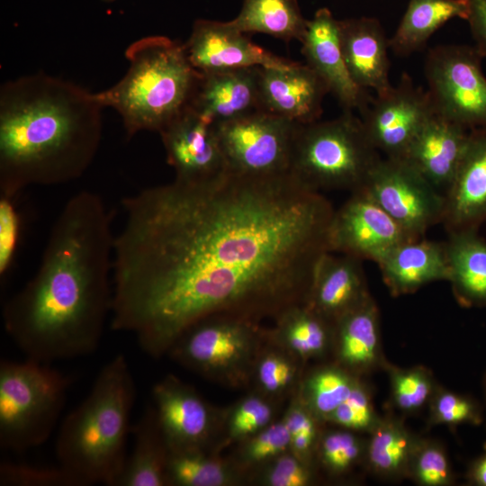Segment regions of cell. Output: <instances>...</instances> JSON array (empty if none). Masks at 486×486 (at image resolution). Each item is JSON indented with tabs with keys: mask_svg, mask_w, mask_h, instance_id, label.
Listing matches in <instances>:
<instances>
[{
	"mask_svg": "<svg viewBox=\"0 0 486 486\" xmlns=\"http://www.w3.org/2000/svg\"><path fill=\"white\" fill-rule=\"evenodd\" d=\"M111 328L153 358L197 322L274 320L308 300L335 212L290 173L175 179L122 200Z\"/></svg>",
	"mask_w": 486,
	"mask_h": 486,
	"instance_id": "1",
	"label": "cell"
},
{
	"mask_svg": "<svg viewBox=\"0 0 486 486\" xmlns=\"http://www.w3.org/2000/svg\"><path fill=\"white\" fill-rule=\"evenodd\" d=\"M114 236L97 194L66 202L38 270L3 309L4 329L26 358L50 364L98 347L112 311Z\"/></svg>",
	"mask_w": 486,
	"mask_h": 486,
	"instance_id": "2",
	"label": "cell"
},
{
	"mask_svg": "<svg viewBox=\"0 0 486 486\" xmlns=\"http://www.w3.org/2000/svg\"><path fill=\"white\" fill-rule=\"evenodd\" d=\"M95 94L38 73L0 90V191L13 198L29 185H56L80 177L102 137Z\"/></svg>",
	"mask_w": 486,
	"mask_h": 486,
	"instance_id": "3",
	"label": "cell"
},
{
	"mask_svg": "<svg viewBox=\"0 0 486 486\" xmlns=\"http://www.w3.org/2000/svg\"><path fill=\"white\" fill-rule=\"evenodd\" d=\"M136 386L128 361L116 355L98 373L84 400L64 418L57 438L58 464L83 486H114L127 456Z\"/></svg>",
	"mask_w": 486,
	"mask_h": 486,
	"instance_id": "4",
	"label": "cell"
},
{
	"mask_svg": "<svg viewBox=\"0 0 486 486\" xmlns=\"http://www.w3.org/2000/svg\"><path fill=\"white\" fill-rule=\"evenodd\" d=\"M125 56L130 67L124 76L95 97L120 114L129 137L159 132L190 107L202 73L190 63L184 44L165 36L140 39Z\"/></svg>",
	"mask_w": 486,
	"mask_h": 486,
	"instance_id": "5",
	"label": "cell"
},
{
	"mask_svg": "<svg viewBox=\"0 0 486 486\" xmlns=\"http://www.w3.org/2000/svg\"><path fill=\"white\" fill-rule=\"evenodd\" d=\"M353 111L300 124L289 173L314 191L360 190L382 159Z\"/></svg>",
	"mask_w": 486,
	"mask_h": 486,
	"instance_id": "6",
	"label": "cell"
},
{
	"mask_svg": "<svg viewBox=\"0 0 486 486\" xmlns=\"http://www.w3.org/2000/svg\"><path fill=\"white\" fill-rule=\"evenodd\" d=\"M72 379L50 364L26 358L0 364V446L22 452L50 436Z\"/></svg>",
	"mask_w": 486,
	"mask_h": 486,
	"instance_id": "7",
	"label": "cell"
},
{
	"mask_svg": "<svg viewBox=\"0 0 486 486\" xmlns=\"http://www.w3.org/2000/svg\"><path fill=\"white\" fill-rule=\"evenodd\" d=\"M260 322L212 317L187 328L166 356L197 375L230 388L251 382L256 358L267 340Z\"/></svg>",
	"mask_w": 486,
	"mask_h": 486,
	"instance_id": "8",
	"label": "cell"
},
{
	"mask_svg": "<svg viewBox=\"0 0 486 486\" xmlns=\"http://www.w3.org/2000/svg\"><path fill=\"white\" fill-rule=\"evenodd\" d=\"M475 46L440 44L424 60L435 114L468 130L486 129V76Z\"/></svg>",
	"mask_w": 486,
	"mask_h": 486,
	"instance_id": "9",
	"label": "cell"
},
{
	"mask_svg": "<svg viewBox=\"0 0 486 486\" xmlns=\"http://www.w3.org/2000/svg\"><path fill=\"white\" fill-rule=\"evenodd\" d=\"M299 125L263 111L216 125L227 170L256 177L289 173Z\"/></svg>",
	"mask_w": 486,
	"mask_h": 486,
	"instance_id": "10",
	"label": "cell"
},
{
	"mask_svg": "<svg viewBox=\"0 0 486 486\" xmlns=\"http://www.w3.org/2000/svg\"><path fill=\"white\" fill-rule=\"evenodd\" d=\"M360 190L415 238L443 221L444 194L403 159L382 157Z\"/></svg>",
	"mask_w": 486,
	"mask_h": 486,
	"instance_id": "11",
	"label": "cell"
},
{
	"mask_svg": "<svg viewBox=\"0 0 486 486\" xmlns=\"http://www.w3.org/2000/svg\"><path fill=\"white\" fill-rule=\"evenodd\" d=\"M152 399L169 452L216 451L225 417L194 387L167 374L154 384Z\"/></svg>",
	"mask_w": 486,
	"mask_h": 486,
	"instance_id": "12",
	"label": "cell"
},
{
	"mask_svg": "<svg viewBox=\"0 0 486 486\" xmlns=\"http://www.w3.org/2000/svg\"><path fill=\"white\" fill-rule=\"evenodd\" d=\"M434 115L427 90L404 72L396 86L375 94L360 118L371 142L384 158H401Z\"/></svg>",
	"mask_w": 486,
	"mask_h": 486,
	"instance_id": "13",
	"label": "cell"
},
{
	"mask_svg": "<svg viewBox=\"0 0 486 486\" xmlns=\"http://www.w3.org/2000/svg\"><path fill=\"white\" fill-rule=\"evenodd\" d=\"M416 238L358 190L335 210L328 244L330 252L377 264L397 246Z\"/></svg>",
	"mask_w": 486,
	"mask_h": 486,
	"instance_id": "14",
	"label": "cell"
},
{
	"mask_svg": "<svg viewBox=\"0 0 486 486\" xmlns=\"http://www.w3.org/2000/svg\"><path fill=\"white\" fill-rule=\"evenodd\" d=\"M158 133L175 179L202 182L228 171L216 125L191 107Z\"/></svg>",
	"mask_w": 486,
	"mask_h": 486,
	"instance_id": "15",
	"label": "cell"
},
{
	"mask_svg": "<svg viewBox=\"0 0 486 486\" xmlns=\"http://www.w3.org/2000/svg\"><path fill=\"white\" fill-rule=\"evenodd\" d=\"M184 48L190 63L201 73L251 67L284 68L294 63L256 45L230 21L197 19Z\"/></svg>",
	"mask_w": 486,
	"mask_h": 486,
	"instance_id": "16",
	"label": "cell"
},
{
	"mask_svg": "<svg viewBox=\"0 0 486 486\" xmlns=\"http://www.w3.org/2000/svg\"><path fill=\"white\" fill-rule=\"evenodd\" d=\"M301 43L306 64L324 80L343 109L361 114L374 96L352 79L340 45L338 20L328 8L318 9L308 20Z\"/></svg>",
	"mask_w": 486,
	"mask_h": 486,
	"instance_id": "17",
	"label": "cell"
},
{
	"mask_svg": "<svg viewBox=\"0 0 486 486\" xmlns=\"http://www.w3.org/2000/svg\"><path fill=\"white\" fill-rule=\"evenodd\" d=\"M328 87L307 64L259 68V111L298 124L319 121Z\"/></svg>",
	"mask_w": 486,
	"mask_h": 486,
	"instance_id": "18",
	"label": "cell"
},
{
	"mask_svg": "<svg viewBox=\"0 0 486 486\" xmlns=\"http://www.w3.org/2000/svg\"><path fill=\"white\" fill-rule=\"evenodd\" d=\"M444 198L442 223L448 232L477 230L486 222V129L470 130L465 151Z\"/></svg>",
	"mask_w": 486,
	"mask_h": 486,
	"instance_id": "19",
	"label": "cell"
},
{
	"mask_svg": "<svg viewBox=\"0 0 486 486\" xmlns=\"http://www.w3.org/2000/svg\"><path fill=\"white\" fill-rule=\"evenodd\" d=\"M338 25L343 56L354 82L375 94L390 90L389 39L380 21L352 17L338 20Z\"/></svg>",
	"mask_w": 486,
	"mask_h": 486,
	"instance_id": "20",
	"label": "cell"
},
{
	"mask_svg": "<svg viewBox=\"0 0 486 486\" xmlns=\"http://www.w3.org/2000/svg\"><path fill=\"white\" fill-rule=\"evenodd\" d=\"M361 259L327 252L320 259L306 303L335 323L371 295Z\"/></svg>",
	"mask_w": 486,
	"mask_h": 486,
	"instance_id": "21",
	"label": "cell"
},
{
	"mask_svg": "<svg viewBox=\"0 0 486 486\" xmlns=\"http://www.w3.org/2000/svg\"><path fill=\"white\" fill-rule=\"evenodd\" d=\"M469 134L465 128L435 114L400 159L444 194L458 169Z\"/></svg>",
	"mask_w": 486,
	"mask_h": 486,
	"instance_id": "22",
	"label": "cell"
},
{
	"mask_svg": "<svg viewBox=\"0 0 486 486\" xmlns=\"http://www.w3.org/2000/svg\"><path fill=\"white\" fill-rule=\"evenodd\" d=\"M259 68L202 73L190 107L215 125L259 111Z\"/></svg>",
	"mask_w": 486,
	"mask_h": 486,
	"instance_id": "23",
	"label": "cell"
},
{
	"mask_svg": "<svg viewBox=\"0 0 486 486\" xmlns=\"http://www.w3.org/2000/svg\"><path fill=\"white\" fill-rule=\"evenodd\" d=\"M377 265L394 296L414 292L432 282L448 280L445 243L422 238L397 246Z\"/></svg>",
	"mask_w": 486,
	"mask_h": 486,
	"instance_id": "24",
	"label": "cell"
},
{
	"mask_svg": "<svg viewBox=\"0 0 486 486\" xmlns=\"http://www.w3.org/2000/svg\"><path fill=\"white\" fill-rule=\"evenodd\" d=\"M332 346L337 364L355 375L381 364L380 315L372 296L334 323Z\"/></svg>",
	"mask_w": 486,
	"mask_h": 486,
	"instance_id": "25",
	"label": "cell"
},
{
	"mask_svg": "<svg viewBox=\"0 0 486 486\" xmlns=\"http://www.w3.org/2000/svg\"><path fill=\"white\" fill-rule=\"evenodd\" d=\"M448 233L447 281L456 300L464 307H486V240L474 230Z\"/></svg>",
	"mask_w": 486,
	"mask_h": 486,
	"instance_id": "26",
	"label": "cell"
},
{
	"mask_svg": "<svg viewBox=\"0 0 486 486\" xmlns=\"http://www.w3.org/2000/svg\"><path fill=\"white\" fill-rule=\"evenodd\" d=\"M134 443L114 486H168L169 448L153 405H148L133 428Z\"/></svg>",
	"mask_w": 486,
	"mask_h": 486,
	"instance_id": "27",
	"label": "cell"
},
{
	"mask_svg": "<svg viewBox=\"0 0 486 486\" xmlns=\"http://www.w3.org/2000/svg\"><path fill=\"white\" fill-rule=\"evenodd\" d=\"M469 0H409L394 33L390 50L399 57L422 50L430 37L453 19L467 21Z\"/></svg>",
	"mask_w": 486,
	"mask_h": 486,
	"instance_id": "28",
	"label": "cell"
},
{
	"mask_svg": "<svg viewBox=\"0 0 486 486\" xmlns=\"http://www.w3.org/2000/svg\"><path fill=\"white\" fill-rule=\"evenodd\" d=\"M274 320L269 338L303 364L324 356L333 345L334 323L306 302L287 309Z\"/></svg>",
	"mask_w": 486,
	"mask_h": 486,
	"instance_id": "29",
	"label": "cell"
},
{
	"mask_svg": "<svg viewBox=\"0 0 486 486\" xmlns=\"http://www.w3.org/2000/svg\"><path fill=\"white\" fill-rule=\"evenodd\" d=\"M230 22L243 33H264L286 42H301L308 23L297 0H243Z\"/></svg>",
	"mask_w": 486,
	"mask_h": 486,
	"instance_id": "30",
	"label": "cell"
},
{
	"mask_svg": "<svg viewBox=\"0 0 486 486\" xmlns=\"http://www.w3.org/2000/svg\"><path fill=\"white\" fill-rule=\"evenodd\" d=\"M366 440L364 461L376 475L391 480L407 476L418 437L394 418H380Z\"/></svg>",
	"mask_w": 486,
	"mask_h": 486,
	"instance_id": "31",
	"label": "cell"
},
{
	"mask_svg": "<svg viewBox=\"0 0 486 486\" xmlns=\"http://www.w3.org/2000/svg\"><path fill=\"white\" fill-rule=\"evenodd\" d=\"M247 476L234 460L221 459L216 451L169 452L168 485L232 486L243 482Z\"/></svg>",
	"mask_w": 486,
	"mask_h": 486,
	"instance_id": "32",
	"label": "cell"
},
{
	"mask_svg": "<svg viewBox=\"0 0 486 486\" xmlns=\"http://www.w3.org/2000/svg\"><path fill=\"white\" fill-rule=\"evenodd\" d=\"M359 382L355 375L337 364L318 367L302 375L295 392L297 399L320 421L342 404Z\"/></svg>",
	"mask_w": 486,
	"mask_h": 486,
	"instance_id": "33",
	"label": "cell"
},
{
	"mask_svg": "<svg viewBox=\"0 0 486 486\" xmlns=\"http://www.w3.org/2000/svg\"><path fill=\"white\" fill-rule=\"evenodd\" d=\"M302 364L268 336L253 369L255 392L274 402L295 394L302 377Z\"/></svg>",
	"mask_w": 486,
	"mask_h": 486,
	"instance_id": "34",
	"label": "cell"
},
{
	"mask_svg": "<svg viewBox=\"0 0 486 486\" xmlns=\"http://www.w3.org/2000/svg\"><path fill=\"white\" fill-rule=\"evenodd\" d=\"M291 435L284 421H274L242 439L235 463L248 475L270 460L289 450Z\"/></svg>",
	"mask_w": 486,
	"mask_h": 486,
	"instance_id": "35",
	"label": "cell"
},
{
	"mask_svg": "<svg viewBox=\"0 0 486 486\" xmlns=\"http://www.w3.org/2000/svg\"><path fill=\"white\" fill-rule=\"evenodd\" d=\"M366 441L348 429L320 434L316 455L332 475H341L364 461Z\"/></svg>",
	"mask_w": 486,
	"mask_h": 486,
	"instance_id": "36",
	"label": "cell"
},
{
	"mask_svg": "<svg viewBox=\"0 0 486 486\" xmlns=\"http://www.w3.org/2000/svg\"><path fill=\"white\" fill-rule=\"evenodd\" d=\"M275 403L256 392L241 399L225 417L226 439L240 441L274 422Z\"/></svg>",
	"mask_w": 486,
	"mask_h": 486,
	"instance_id": "37",
	"label": "cell"
},
{
	"mask_svg": "<svg viewBox=\"0 0 486 486\" xmlns=\"http://www.w3.org/2000/svg\"><path fill=\"white\" fill-rule=\"evenodd\" d=\"M392 399L401 412L415 413L429 402L436 386L431 374L423 367L389 368Z\"/></svg>",
	"mask_w": 486,
	"mask_h": 486,
	"instance_id": "38",
	"label": "cell"
},
{
	"mask_svg": "<svg viewBox=\"0 0 486 486\" xmlns=\"http://www.w3.org/2000/svg\"><path fill=\"white\" fill-rule=\"evenodd\" d=\"M407 476L422 486L450 484L453 472L445 449L436 441L418 438Z\"/></svg>",
	"mask_w": 486,
	"mask_h": 486,
	"instance_id": "39",
	"label": "cell"
},
{
	"mask_svg": "<svg viewBox=\"0 0 486 486\" xmlns=\"http://www.w3.org/2000/svg\"><path fill=\"white\" fill-rule=\"evenodd\" d=\"M255 481L266 486H308L315 479L314 464L290 450L252 472Z\"/></svg>",
	"mask_w": 486,
	"mask_h": 486,
	"instance_id": "40",
	"label": "cell"
},
{
	"mask_svg": "<svg viewBox=\"0 0 486 486\" xmlns=\"http://www.w3.org/2000/svg\"><path fill=\"white\" fill-rule=\"evenodd\" d=\"M428 404L431 424L479 425L482 421V409L474 400L447 390L436 388Z\"/></svg>",
	"mask_w": 486,
	"mask_h": 486,
	"instance_id": "41",
	"label": "cell"
},
{
	"mask_svg": "<svg viewBox=\"0 0 486 486\" xmlns=\"http://www.w3.org/2000/svg\"><path fill=\"white\" fill-rule=\"evenodd\" d=\"M0 485L83 486L77 478L59 464L57 467H39L10 462L0 465Z\"/></svg>",
	"mask_w": 486,
	"mask_h": 486,
	"instance_id": "42",
	"label": "cell"
},
{
	"mask_svg": "<svg viewBox=\"0 0 486 486\" xmlns=\"http://www.w3.org/2000/svg\"><path fill=\"white\" fill-rule=\"evenodd\" d=\"M379 419L369 391L359 381L347 399L328 417L327 422L354 432L370 433Z\"/></svg>",
	"mask_w": 486,
	"mask_h": 486,
	"instance_id": "43",
	"label": "cell"
},
{
	"mask_svg": "<svg viewBox=\"0 0 486 486\" xmlns=\"http://www.w3.org/2000/svg\"><path fill=\"white\" fill-rule=\"evenodd\" d=\"M285 411L282 420L291 436L308 435L320 436L319 424L320 421L297 399L295 395Z\"/></svg>",
	"mask_w": 486,
	"mask_h": 486,
	"instance_id": "44",
	"label": "cell"
},
{
	"mask_svg": "<svg viewBox=\"0 0 486 486\" xmlns=\"http://www.w3.org/2000/svg\"><path fill=\"white\" fill-rule=\"evenodd\" d=\"M12 198H1V274H4L17 238L16 213L11 203Z\"/></svg>",
	"mask_w": 486,
	"mask_h": 486,
	"instance_id": "45",
	"label": "cell"
},
{
	"mask_svg": "<svg viewBox=\"0 0 486 486\" xmlns=\"http://www.w3.org/2000/svg\"><path fill=\"white\" fill-rule=\"evenodd\" d=\"M467 22L475 42V47L486 58V0H469Z\"/></svg>",
	"mask_w": 486,
	"mask_h": 486,
	"instance_id": "46",
	"label": "cell"
},
{
	"mask_svg": "<svg viewBox=\"0 0 486 486\" xmlns=\"http://www.w3.org/2000/svg\"><path fill=\"white\" fill-rule=\"evenodd\" d=\"M469 482L476 486H486V452L473 461L468 471Z\"/></svg>",
	"mask_w": 486,
	"mask_h": 486,
	"instance_id": "47",
	"label": "cell"
},
{
	"mask_svg": "<svg viewBox=\"0 0 486 486\" xmlns=\"http://www.w3.org/2000/svg\"><path fill=\"white\" fill-rule=\"evenodd\" d=\"M483 385H484V392H485V399H486V375H485V378H484Z\"/></svg>",
	"mask_w": 486,
	"mask_h": 486,
	"instance_id": "48",
	"label": "cell"
},
{
	"mask_svg": "<svg viewBox=\"0 0 486 486\" xmlns=\"http://www.w3.org/2000/svg\"><path fill=\"white\" fill-rule=\"evenodd\" d=\"M105 1H112V0H105Z\"/></svg>",
	"mask_w": 486,
	"mask_h": 486,
	"instance_id": "49",
	"label": "cell"
}]
</instances>
